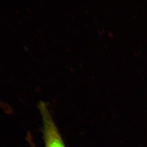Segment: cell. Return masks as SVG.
I'll return each mask as SVG.
<instances>
[{"label": "cell", "mask_w": 147, "mask_h": 147, "mask_svg": "<svg viewBox=\"0 0 147 147\" xmlns=\"http://www.w3.org/2000/svg\"><path fill=\"white\" fill-rule=\"evenodd\" d=\"M38 108L42 119L45 147H65L48 105L45 102L40 101Z\"/></svg>", "instance_id": "cell-1"}, {"label": "cell", "mask_w": 147, "mask_h": 147, "mask_svg": "<svg viewBox=\"0 0 147 147\" xmlns=\"http://www.w3.org/2000/svg\"><path fill=\"white\" fill-rule=\"evenodd\" d=\"M0 109L4 112V113H7V114H10L12 113L13 112L12 109L10 107L9 105L4 103L1 100H0Z\"/></svg>", "instance_id": "cell-2"}]
</instances>
